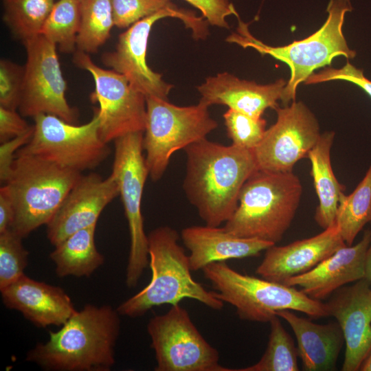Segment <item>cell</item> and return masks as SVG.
<instances>
[{"label":"cell","mask_w":371,"mask_h":371,"mask_svg":"<svg viewBox=\"0 0 371 371\" xmlns=\"http://www.w3.org/2000/svg\"><path fill=\"white\" fill-rule=\"evenodd\" d=\"M183 150L186 197L205 225L220 226L232 217L244 183L258 169L254 152L207 138Z\"/></svg>","instance_id":"6da1fadb"},{"label":"cell","mask_w":371,"mask_h":371,"mask_svg":"<svg viewBox=\"0 0 371 371\" xmlns=\"http://www.w3.org/2000/svg\"><path fill=\"white\" fill-rule=\"evenodd\" d=\"M120 315L109 305L86 304L49 339L27 352L25 360L46 371H109L115 363V347Z\"/></svg>","instance_id":"7a4b0ae2"},{"label":"cell","mask_w":371,"mask_h":371,"mask_svg":"<svg viewBox=\"0 0 371 371\" xmlns=\"http://www.w3.org/2000/svg\"><path fill=\"white\" fill-rule=\"evenodd\" d=\"M179 236L164 225L148 235L151 279L140 291L116 308L120 315L138 317L155 306L178 304L186 298L196 300L213 310H221L224 302L216 291H207L191 275L188 255L179 245Z\"/></svg>","instance_id":"3957f363"},{"label":"cell","mask_w":371,"mask_h":371,"mask_svg":"<svg viewBox=\"0 0 371 371\" xmlns=\"http://www.w3.org/2000/svg\"><path fill=\"white\" fill-rule=\"evenodd\" d=\"M302 186L293 171L256 170L244 183L224 229L241 238L280 241L298 208Z\"/></svg>","instance_id":"277c9868"},{"label":"cell","mask_w":371,"mask_h":371,"mask_svg":"<svg viewBox=\"0 0 371 371\" xmlns=\"http://www.w3.org/2000/svg\"><path fill=\"white\" fill-rule=\"evenodd\" d=\"M352 10L350 0H330L326 8L328 17L321 28L304 39L284 46H269L256 39L239 19L238 33L230 35L227 41L245 48L251 47L289 66L291 76L280 100L286 106L295 100L298 85L315 70L330 65L333 59L339 56L355 57L356 52L349 48L342 32L345 15Z\"/></svg>","instance_id":"5b68a950"},{"label":"cell","mask_w":371,"mask_h":371,"mask_svg":"<svg viewBox=\"0 0 371 371\" xmlns=\"http://www.w3.org/2000/svg\"><path fill=\"white\" fill-rule=\"evenodd\" d=\"M218 297L232 305L240 319L269 322L278 311L291 310L319 318L328 316L326 306L294 286L243 274L225 262L202 269Z\"/></svg>","instance_id":"8992f818"},{"label":"cell","mask_w":371,"mask_h":371,"mask_svg":"<svg viewBox=\"0 0 371 371\" xmlns=\"http://www.w3.org/2000/svg\"><path fill=\"white\" fill-rule=\"evenodd\" d=\"M81 175L32 155L16 154L5 183L15 207L11 229L23 238L47 225Z\"/></svg>","instance_id":"52a82bcc"},{"label":"cell","mask_w":371,"mask_h":371,"mask_svg":"<svg viewBox=\"0 0 371 371\" xmlns=\"http://www.w3.org/2000/svg\"><path fill=\"white\" fill-rule=\"evenodd\" d=\"M146 100L143 150L149 177L157 181L173 153L206 138L218 123L210 116L209 106L201 102L180 106L157 97H146Z\"/></svg>","instance_id":"ba28073f"},{"label":"cell","mask_w":371,"mask_h":371,"mask_svg":"<svg viewBox=\"0 0 371 371\" xmlns=\"http://www.w3.org/2000/svg\"><path fill=\"white\" fill-rule=\"evenodd\" d=\"M33 119V135L16 154L32 155L81 173L96 168L110 155L108 144L100 135L97 109L92 119L82 125L50 114H38Z\"/></svg>","instance_id":"9c48e42d"},{"label":"cell","mask_w":371,"mask_h":371,"mask_svg":"<svg viewBox=\"0 0 371 371\" xmlns=\"http://www.w3.org/2000/svg\"><path fill=\"white\" fill-rule=\"evenodd\" d=\"M144 131L116 139L112 174L117 180L128 222L130 249L126 273L128 288L135 287L149 266L148 240L144 228L142 199L148 170L143 155Z\"/></svg>","instance_id":"30bf717a"},{"label":"cell","mask_w":371,"mask_h":371,"mask_svg":"<svg viewBox=\"0 0 371 371\" xmlns=\"http://www.w3.org/2000/svg\"><path fill=\"white\" fill-rule=\"evenodd\" d=\"M180 19L191 30L195 40L208 35V23L203 16L179 7L162 10L128 27L120 34L115 50L102 56V63L109 69L124 75L146 97L168 100L173 85L167 83L162 75L153 71L146 61L148 38L154 24L161 19Z\"/></svg>","instance_id":"8fae6325"},{"label":"cell","mask_w":371,"mask_h":371,"mask_svg":"<svg viewBox=\"0 0 371 371\" xmlns=\"http://www.w3.org/2000/svg\"><path fill=\"white\" fill-rule=\"evenodd\" d=\"M147 332L156 371H233L219 363L218 350L205 339L179 304L150 318Z\"/></svg>","instance_id":"7c38bea8"},{"label":"cell","mask_w":371,"mask_h":371,"mask_svg":"<svg viewBox=\"0 0 371 371\" xmlns=\"http://www.w3.org/2000/svg\"><path fill=\"white\" fill-rule=\"evenodd\" d=\"M74 63L87 71L95 83L94 98L99 104V133L109 143L126 134L144 131L146 96L122 74L95 65L89 54L76 50Z\"/></svg>","instance_id":"4fadbf2b"},{"label":"cell","mask_w":371,"mask_h":371,"mask_svg":"<svg viewBox=\"0 0 371 371\" xmlns=\"http://www.w3.org/2000/svg\"><path fill=\"white\" fill-rule=\"evenodd\" d=\"M27 53L22 95L18 110L23 117L50 114L71 124L78 112L65 97L67 83L57 47L40 34L23 44Z\"/></svg>","instance_id":"5bb4252c"},{"label":"cell","mask_w":371,"mask_h":371,"mask_svg":"<svg viewBox=\"0 0 371 371\" xmlns=\"http://www.w3.org/2000/svg\"><path fill=\"white\" fill-rule=\"evenodd\" d=\"M275 110L276 122L266 130L254 150L257 166L271 172L292 171L317 143L321 136L319 123L302 102L295 100Z\"/></svg>","instance_id":"9a60e30c"},{"label":"cell","mask_w":371,"mask_h":371,"mask_svg":"<svg viewBox=\"0 0 371 371\" xmlns=\"http://www.w3.org/2000/svg\"><path fill=\"white\" fill-rule=\"evenodd\" d=\"M118 195L112 173L105 179L95 172L82 175L46 225L50 243L56 246L74 233L97 224L103 210Z\"/></svg>","instance_id":"2e32d148"},{"label":"cell","mask_w":371,"mask_h":371,"mask_svg":"<svg viewBox=\"0 0 371 371\" xmlns=\"http://www.w3.org/2000/svg\"><path fill=\"white\" fill-rule=\"evenodd\" d=\"M346 344L341 370L357 371L371 352V281L363 278L333 293L325 303Z\"/></svg>","instance_id":"e0dca14e"},{"label":"cell","mask_w":371,"mask_h":371,"mask_svg":"<svg viewBox=\"0 0 371 371\" xmlns=\"http://www.w3.org/2000/svg\"><path fill=\"white\" fill-rule=\"evenodd\" d=\"M345 245L335 222L314 236L284 246L269 247L256 273L262 278L283 284L289 278L309 271Z\"/></svg>","instance_id":"ac0fdd59"},{"label":"cell","mask_w":371,"mask_h":371,"mask_svg":"<svg viewBox=\"0 0 371 371\" xmlns=\"http://www.w3.org/2000/svg\"><path fill=\"white\" fill-rule=\"evenodd\" d=\"M371 239L366 229L355 245H345L308 272L292 277L283 284L299 286L309 297L322 300L339 288L365 276V260Z\"/></svg>","instance_id":"d6986e66"},{"label":"cell","mask_w":371,"mask_h":371,"mask_svg":"<svg viewBox=\"0 0 371 371\" xmlns=\"http://www.w3.org/2000/svg\"><path fill=\"white\" fill-rule=\"evenodd\" d=\"M1 293L5 307L41 328L63 326L76 311L64 289L25 274Z\"/></svg>","instance_id":"ffe728a7"},{"label":"cell","mask_w":371,"mask_h":371,"mask_svg":"<svg viewBox=\"0 0 371 371\" xmlns=\"http://www.w3.org/2000/svg\"><path fill=\"white\" fill-rule=\"evenodd\" d=\"M286 85L284 79L267 85L257 84L223 72L210 76L196 87L201 95L199 102L209 107L221 104L229 109L261 117L267 109L278 106L283 90Z\"/></svg>","instance_id":"44dd1931"},{"label":"cell","mask_w":371,"mask_h":371,"mask_svg":"<svg viewBox=\"0 0 371 371\" xmlns=\"http://www.w3.org/2000/svg\"><path fill=\"white\" fill-rule=\"evenodd\" d=\"M181 237L190 251L192 271L202 270L213 262L256 256L275 245L260 239L238 237L224 227L207 225L186 227Z\"/></svg>","instance_id":"7402d4cb"},{"label":"cell","mask_w":371,"mask_h":371,"mask_svg":"<svg viewBox=\"0 0 371 371\" xmlns=\"http://www.w3.org/2000/svg\"><path fill=\"white\" fill-rule=\"evenodd\" d=\"M276 315L289 324L295 335L298 355L304 370L328 371L335 369L339 354L345 342L337 322L316 324L298 316L291 310H282Z\"/></svg>","instance_id":"603a6c76"},{"label":"cell","mask_w":371,"mask_h":371,"mask_svg":"<svg viewBox=\"0 0 371 371\" xmlns=\"http://www.w3.org/2000/svg\"><path fill=\"white\" fill-rule=\"evenodd\" d=\"M334 138L333 131L321 134L306 157L311 161V175L319 200L315 220L324 229L335 223L339 199L345 190V186L336 178L331 165L330 150Z\"/></svg>","instance_id":"cb8c5ba5"},{"label":"cell","mask_w":371,"mask_h":371,"mask_svg":"<svg viewBox=\"0 0 371 371\" xmlns=\"http://www.w3.org/2000/svg\"><path fill=\"white\" fill-rule=\"evenodd\" d=\"M96 225L74 233L54 246L49 257L57 276L88 277L103 265L104 258L95 244Z\"/></svg>","instance_id":"d4e9b609"},{"label":"cell","mask_w":371,"mask_h":371,"mask_svg":"<svg viewBox=\"0 0 371 371\" xmlns=\"http://www.w3.org/2000/svg\"><path fill=\"white\" fill-rule=\"evenodd\" d=\"M371 222V165L349 195L339 199L335 223L346 245L352 243L364 226Z\"/></svg>","instance_id":"484cf974"},{"label":"cell","mask_w":371,"mask_h":371,"mask_svg":"<svg viewBox=\"0 0 371 371\" xmlns=\"http://www.w3.org/2000/svg\"><path fill=\"white\" fill-rule=\"evenodd\" d=\"M3 20L23 44L41 34L54 0H2Z\"/></svg>","instance_id":"4316f807"},{"label":"cell","mask_w":371,"mask_h":371,"mask_svg":"<svg viewBox=\"0 0 371 371\" xmlns=\"http://www.w3.org/2000/svg\"><path fill=\"white\" fill-rule=\"evenodd\" d=\"M113 26L111 0H80L77 50L96 53L109 38Z\"/></svg>","instance_id":"83f0119b"},{"label":"cell","mask_w":371,"mask_h":371,"mask_svg":"<svg viewBox=\"0 0 371 371\" xmlns=\"http://www.w3.org/2000/svg\"><path fill=\"white\" fill-rule=\"evenodd\" d=\"M80 21V0H58L47 18L41 34L55 44L62 53L77 50Z\"/></svg>","instance_id":"f1b7e54d"},{"label":"cell","mask_w":371,"mask_h":371,"mask_svg":"<svg viewBox=\"0 0 371 371\" xmlns=\"http://www.w3.org/2000/svg\"><path fill=\"white\" fill-rule=\"evenodd\" d=\"M271 331L267 347L256 363L233 371H297L299 370L297 348L293 338L284 328L280 317L274 316L270 321Z\"/></svg>","instance_id":"f546056e"},{"label":"cell","mask_w":371,"mask_h":371,"mask_svg":"<svg viewBox=\"0 0 371 371\" xmlns=\"http://www.w3.org/2000/svg\"><path fill=\"white\" fill-rule=\"evenodd\" d=\"M11 229L0 233V291L24 275L29 252Z\"/></svg>","instance_id":"4dcf8cb0"},{"label":"cell","mask_w":371,"mask_h":371,"mask_svg":"<svg viewBox=\"0 0 371 371\" xmlns=\"http://www.w3.org/2000/svg\"><path fill=\"white\" fill-rule=\"evenodd\" d=\"M228 137L233 145L254 150L266 131V121L228 109L223 115Z\"/></svg>","instance_id":"1f68e13d"},{"label":"cell","mask_w":371,"mask_h":371,"mask_svg":"<svg viewBox=\"0 0 371 371\" xmlns=\"http://www.w3.org/2000/svg\"><path fill=\"white\" fill-rule=\"evenodd\" d=\"M114 25L126 28L162 10L177 8L170 0H111Z\"/></svg>","instance_id":"d6a6232c"},{"label":"cell","mask_w":371,"mask_h":371,"mask_svg":"<svg viewBox=\"0 0 371 371\" xmlns=\"http://www.w3.org/2000/svg\"><path fill=\"white\" fill-rule=\"evenodd\" d=\"M24 67L10 60H0V106L18 109L23 91Z\"/></svg>","instance_id":"836d02e7"},{"label":"cell","mask_w":371,"mask_h":371,"mask_svg":"<svg viewBox=\"0 0 371 371\" xmlns=\"http://www.w3.org/2000/svg\"><path fill=\"white\" fill-rule=\"evenodd\" d=\"M202 14L207 23L221 28H229L226 18L234 15L238 19V14L229 0H184Z\"/></svg>","instance_id":"e575fe53"},{"label":"cell","mask_w":371,"mask_h":371,"mask_svg":"<svg viewBox=\"0 0 371 371\" xmlns=\"http://www.w3.org/2000/svg\"><path fill=\"white\" fill-rule=\"evenodd\" d=\"M34 125L25 133L1 143L0 146V181L5 184L12 170L17 151L31 139Z\"/></svg>","instance_id":"d590c367"},{"label":"cell","mask_w":371,"mask_h":371,"mask_svg":"<svg viewBox=\"0 0 371 371\" xmlns=\"http://www.w3.org/2000/svg\"><path fill=\"white\" fill-rule=\"evenodd\" d=\"M16 110L0 106V142L11 139L27 132L32 126Z\"/></svg>","instance_id":"8d00e7d4"},{"label":"cell","mask_w":371,"mask_h":371,"mask_svg":"<svg viewBox=\"0 0 371 371\" xmlns=\"http://www.w3.org/2000/svg\"><path fill=\"white\" fill-rule=\"evenodd\" d=\"M329 76L332 80H344L357 85L371 98V80L364 76L362 69L349 62L341 68H332Z\"/></svg>","instance_id":"74e56055"},{"label":"cell","mask_w":371,"mask_h":371,"mask_svg":"<svg viewBox=\"0 0 371 371\" xmlns=\"http://www.w3.org/2000/svg\"><path fill=\"white\" fill-rule=\"evenodd\" d=\"M15 217V207L5 184L0 188V233L12 228Z\"/></svg>","instance_id":"f35d334b"},{"label":"cell","mask_w":371,"mask_h":371,"mask_svg":"<svg viewBox=\"0 0 371 371\" xmlns=\"http://www.w3.org/2000/svg\"><path fill=\"white\" fill-rule=\"evenodd\" d=\"M364 278L371 281V239L366 255Z\"/></svg>","instance_id":"ab89813d"},{"label":"cell","mask_w":371,"mask_h":371,"mask_svg":"<svg viewBox=\"0 0 371 371\" xmlns=\"http://www.w3.org/2000/svg\"><path fill=\"white\" fill-rule=\"evenodd\" d=\"M360 370L361 371H371V352L363 363Z\"/></svg>","instance_id":"60d3db41"}]
</instances>
